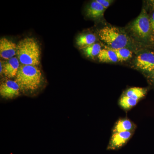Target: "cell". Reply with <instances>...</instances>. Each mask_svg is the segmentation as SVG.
<instances>
[{
    "instance_id": "cell-9",
    "label": "cell",
    "mask_w": 154,
    "mask_h": 154,
    "mask_svg": "<svg viewBox=\"0 0 154 154\" xmlns=\"http://www.w3.org/2000/svg\"><path fill=\"white\" fill-rule=\"evenodd\" d=\"M20 62L17 57L12 58L3 63V74L8 78L16 77L19 67Z\"/></svg>"
},
{
    "instance_id": "cell-13",
    "label": "cell",
    "mask_w": 154,
    "mask_h": 154,
    "mask_svg": "<svg viewBox=\"0 0 154 154\" xmlns=\"http://www.w3.org/2000/svg\"><path fill=\"white\" fill-rule=\"evenodd\" d=\"M97 38L92 33H86L79 35L76 39L77 45L82 49L96 43Z\"/></svg>"
},
{
    "instance_id": "cell-15",
    "label": "cell",
    "mask_w": 154,
    "mask_h": 154,
    "mask_svg": "<svg viewBox=\"0 0 154 154\" xmlns=\"http://www.w3.org/2000/svg\"><path fill=\"white\" fill-rule=\"evenodd\" d=\"M82 49L87 57L94 59L96 57L98 56L102 49L101 45L96 42Z\"/></svg>"
},
{
    "instance_id": "cell-18",
    "label": "cell",
    "mask_w": 154,
    "mask_h": 154,
    "mask_svg": "<svg viewBox=\"0 0 154 154\" xmlns=\"http://www.w3.org/2000/svg\"><path fill=\"white\" fill-rule=\"evenodd\" d=\"M97 2L102 5L105 9H107L111 5L113 1L111 0H96Z\"/></svg>"
},
{
    "instance_id": "cell-17",
    "label": "cell",
    "mask_w": 154,
    "mask_h": 154,
    "mask_svg": "<svg viewBox=\"0 0 154 154\" xmlns=\"http://www.w3.org/2000/svg\"><path fill=\"white\" fill-rule=\"evenodd\" d=\"M113 50L119 62L125 61L128 60L132 57L133 54V51L128 48H121Z\"/></svg>"
},
{
    "instance_id": "cell-6",
    "label": "cell",
    "mask_w": 154,
    "mask_h": 154,
    "mask_svg": "<svg viewBox=\"0 0 154 154\" xmlns=\"http://www.w3.org/2000/svg\"><path fill=\"white\" fill-rule=\"evenodd\" d=\"M20 88L16 81L8 80L0 86V94L3 98L12 99L20 95Z\"/></svg>"
},
{
    "instance_id": "cell-11",
    "label": "cell",
    "mask_w": 154,
    "mask_h": 154,
    "mask_svg": "<svg viewBox=\"0 0 154 154\" xmlns=\"http://www.w3.org/2000/svg\"><path fill=\"white\" fill-rule=\"evenodd\" d=\"M97 57L101 62L116 63L119 61L114 50L108 47L101 50Z\"/></svg>"
},
{
    "instance_id": "cell-19",
    "label": "cell",
    "mask_w": 154,
    "mask_h": 154,
    "mask_svg": "<svg viewBox=\"0 0 154 154\" xmlns=\"http://www.w3.org/2000/svg\"><path fill=\"white\" fill-rule=\"evenodd\" d=\"M149 15L152 32L154 38V11H151V14Z\"/></svg>"
},
{
    "instance_id": "cell-7",
    "label": "cell",
    "mask_w": 154,
    "mask_h": 154,
    "mask_svg": "<svg viewBox=\"0 0 154 154\" xmlns=\"http://www.w3.org/2000/svg\"><path fill=\"white\" fill-rule=\"evenodd\" d=\"M132 131H125L113 133L107 146V149L117 150L122 147L132 136Z\"/></svg>"
},
{
    "instance_id": "cell-10",
    "label": "cell",
    "mask_w": 154,
    "mask_h": 154,
    "mask_svg": "<svg viewBox=\"0 0 154 154\" xmlns=\"http://www.w3.org/2000/svg\"><path fill=\"white\" fill-rule=\"evenodd\" d=\"M106 9L102 5L94 1L90 3L86 9L87 16L90 18L98 19L102 18L104 15Z\"/></svg>"
},
{
    "instance_id": "cell-3",
    "label": "cell",
    "mask_w": 154,
    "mask_h": 154,
    "mask_svg": "<svg viewBox=\"0 0 154 154\" xmlns=\"http://www.w3.org/2000/svg\"><path fill=\"white\" fill-rule=\"evenodd\" d=\"M16 56L21 64L37 66L40 63L39 45L33 38H23L17 44Z\"/></svg>"
},
{
    "instance_id": "cell-12",
    "label": "cell",
    "mask_w": 154,
    "mask_h": 154,
    "mask_svg": "<svg viewBox=\"0 0 154 154\" xmlns=\"http://www.w3.org/2000/svg\"><path fill=\"white\" fill-rule=\"evenodd\" d=\"M135 125L133 123L128 119H122L116 122L113 130L114 133L132 131L134 129Z\"/></svg>"
},
{
    "instance_id": "cell-8",
    "label": "cell",
    "mask_w": 154,
    "mask_h": 154,
    "mask_svg": "<svg viewBox=\"0 0 154 154\" xmlns=\"http://www.w3.org/2000/svg\"><path fill=\"white\" fill-rule=\"evenodd\" d=\"M17 45L6 38L0 40V56L4 59L8 60L14 57L17 53Z\"/></svg>"
},
{
    "instance_id": "cell-21",
    "label": "cell",
    "mask_w": 154,
    "mask_h": 154,
    "mask_svg": "<svg viewBox=\"0 0 154 154\" xmlns=\"http://www.w3.org/2000/svg\"><path fill=\"white\" fill-rule=\"evenodd\" d=\"M149 77L150 79V81H151L153 83L154 85V73L152 74L150 76H149Z\"/></svg>"
},
{
    "instance_id": "cell-14",
    "label": "cell",
    "mask_w": 154,
    "mask_h": 154,
    "mask_svg": "<svg viewBox=\"0 0 154 154\" xmlns=\"http://www.w3.org/2000/svg\"><path fill=\"white\" fill-rule=\"evenodd\" d=\"M147 91V90L146 88L134 87L128 89L125 91L124 95L139 101L146 96Z\"/></svg>"
},
{
    "instance_id": "cell-22",
    "label": "cell",
    "mask_w": 154,
    "mask_h": 154,
    "mask_svg": "<svg viewBox=\"0 0 154 154\" xmlns=\"http://www.w3.org/2000/svg\"><path fill=\"white\" fill-rule=\"evenodd\" d=\"M0 64H1V69H0V73H1V74H3V63L2 62V60H1V63H0Z\"/></svg>"
},
{
    "instance_id": "cell-20",
    "label": "cell",
    "mask_w": 154,
    "mask_h": 154,
    "mask_svg": "<svg viewBox=\"0 0 154 154\" xmlns=\"http://www.w3.org/2000/svg\"><path fill=\"white\" fill-rule=\"evenodd\" d=\"M147 5L151 10V11H154V0L146 1Z\"/></svg>"
},
{
    "instance_id": "cell-16",
    "label": "cell",
    "mask_w": 154,
    "mask_h": 154,
    "mask_svg": "<svg viewBox=\"0 0 154 154\" xmlns=\"http://www.w3.org/2000/svg\"><path fill=\"white\" fill-rule=\"evenodd\" d=\"M138 102L137 100L131 99L123 94L119 101V104L124 110H129L136 105Z\"/></svg>"
},
{
    "instance_id": "cell-1",
    "label": "cell",
    "mask_w": 154,
    "mask_h": 154,
    "mask_svg": "<svg viewBox=\"0 0 154 154\" xmlns=\"http://www.w3.org/2000/svg\"><path fill=\"white\" fill-rule=\"evenodd\" d=\"M98 33L100 39L112 49L127 48L135 51L149 48L140 44L129 33L115 26H105L98 31Z\"/></svg>"
},
{
    "instance_id": "cell-2",
    "label": "cell",
    "mask_w": 154,
    "mask_h": 154,
    "mask_svg": "<svg viewBox=\"0 0 154 154\" xmlns=\"http://www.w3.org/2000/svg\"><path fill=\"white\" fill-rule=\"evenodd\" d=\"M129 34L135 41L146 47L154 46L149 14L143 9L139 15L129 26Z\"/></svg>"
},
{
    "instance_id": "cell-4",
    "label": "cell",
    "mask_w": 154,
    "mask_h": 154,
    "mask_svg": "<svg viewBox=\"0 0 154 154\" xmlns=\"http://www.w3.org/2000/svg\"><path fill=\"white\" fill-rule=\"evenodd\" d=\"M42 76L38 67L20 65L15 81L23 91H34L38 89L42 82Z\"/></svg>"
},
{
    "instance_id": "cell-5",
    "label": "cell",
    "mask_w": 154,
    "mask_h": 154,
    "mask_svg": "<svg viewBox=\"0 0 154 154\" xmlns=\"http://www.w3.org/2000/svg\"><path fill=\"white\" fill-rule=\"evenodd\" d=\"M136 68L149 76L154 73V46L145 48L134 60Z\"/></svg>"
}]
</instances>
